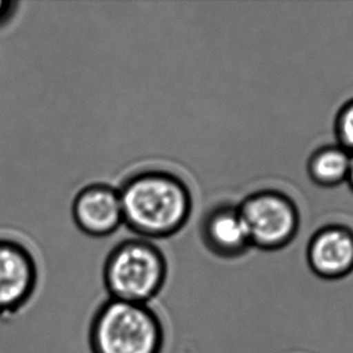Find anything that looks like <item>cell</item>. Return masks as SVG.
Returning a JSON list of instances; mask_svg holds the SVG:
<instances>
[{"label": "cell", "mask_w": 353, "mask_h": 353, "mask_svg": "<svg viewBox=\"0 0 353 353\" xmlns=\"http://www.w3.org/2000/svg\"><path fill=\"white\" fill-rule=\"evenodd\" d=\"M14 5V3L10 1V0H8V1L0 0V23L11 14V8H12Z\"/></svg>", "instance_id": "obj_11"}, {"label": "cell", "mask_w": 353, "mask_h": 353, "mask_svg": "<svg viewBox=\"0 0 353 353\" xmlns=\"http://www.w3.org/2000/svg\"><path fill=\"white\" fill-rule=\"evenodd\" d=\"M38 268L33 254L12 240H0V315L19 310L33 296Z\"/></svg>", "instance_id": "obj_6"}, {"label": "cell", "mask_w": 353, "mask_h": 353, "mask_svg": "<svg viewBox=\"0 0 353 353\" xmlns=\"http://www.w3.org/2000/svg\"><path fill=\"white\" fill-rule=\"evenodd\" d=\"M252 248L279 251L296 239L301 214L296 201L277 190H261L248 194L238 205Z\"/></svg>", "instance_id": "obj_4"}, {"label": "cell", "mask_w": 353, "mask_h": 353, "mask_svg": "<svg viewBox=\"0 0 353 353\" xmlns=\"http://www.w3.org/2000/svg\"><path fill=\"white\" fill-rule=\"evenodd\" d=\"M123 223L139 238H170L191 217L193 199L181 177L159 169L137 172L119 188Z\"/></svg>", "instance_id": "obj_1"}, {"label": "cell", "mask_w": 353, "mask_h": 353, "mask_svg": "<svg viewBox=\"0 0 353 353\" xmlns=\"http://www.w3.org/2000/svg\"><path fill=\"white\" fill-rule=\"evenodd\" d=\"M306 262L316 276L339 281L353 274V230L343 223H328L312 234L306 248Z\"/></svg>", "instance_id": "obj_5"}, {"label": "cell", "mask_w": 353, "mask_h": 353, "mask_svg": "<svg viewBox=\"0 0 353 353\" xmlns=\"http://www.w3.org/2000/svg\"><path fill=\"white\" fill-rule=\"evenodd\" d=\"M351 154L338 143H327L316 148L306 164L311 181L322 188H334L346 183Z\"/></svg>", "instance_id": "obj_9"}, {"label": "cell", "mask_w": 353, "mask_h": 353, "mask_svg": "<svg viewBox=\"0 0 353 353\" xmlns=\"http://www.w3.org/2000/svg\"><path fill=\"white\" fill-rule=\"evenodd\" d=\"M168 277L167 258L156 243L125 239L106 257L103 281L109 298L148 304L161 293Z\"/></svg>", "instance_id": "obj_3"}, {"label": "cell", "mask_w": 353, "mask_h": 353, "mask_svg": "<svg viewBox=\"0 0 353 353\" xmlns=\"http://www.w3.org/2000/svg\"><path fill=\"white\" fill-rule=\"evenodd\" d=\"M201 241L216 257L235 259L252 248L238 205L222 203L206 211L199 225Z\"/></svg>", "instance_id": "obj_8"}, {"label": "cell", "mask_w": 353, "mask_h": 353, "mask_svg": "<svg viewBox=\"0 0 353 353\" xmlns=\"http://www.w3.org/2000/svg\"><path fill=\"white\" fill-rule=\"evenodd\" d=\"M336 143L353 153V98L340 106L334 119Z\"/></svg>", "instance_id": "obj_10"}, {"label": "cell", "mask_w": 353, "mask_h": 353, "mask_svg": "<svg viewBox=\"0 0 353 353\" xmlns=\"http://www.w3.org/2000/svg\"><path fill=\"white\" fill-rule=\"evenodd\" d=\"M165 332L148 304L108 298L88 327L91 353H162Z\"/></svg>", "instance_id": "obj_2"}, {"label": "cell", "mask_w": 353, "mask_h": 353, "mask_svg": "<svg viewBox=\"0 0 353 353\" xmlns=\"http://www.w3.org/2000/svg\"><path fill=\"white\" fill-rule=\"evenodd\" d=\"M346 183L349 185L351 191L353 192V153L351 154V164H350L349 176H347V182Z\"/></svg>", "instance_id": "obj_12"}, {"label": "cell", "mask_w": 353, "mask_h": 353, "mask_svg": "<svg viewBox=\"0 0 353 353\" xmlns=\"http://www.w3.org/2000/svg\"><path fill=\"white\" fill-rule=\"evenodd\" d=\"M72 212L79 230L93 238L114 234L123 225L119 190L106 183L83 187L74 199Z\"/></svg>", "instance_id": "obj_7"}]
</instances>
